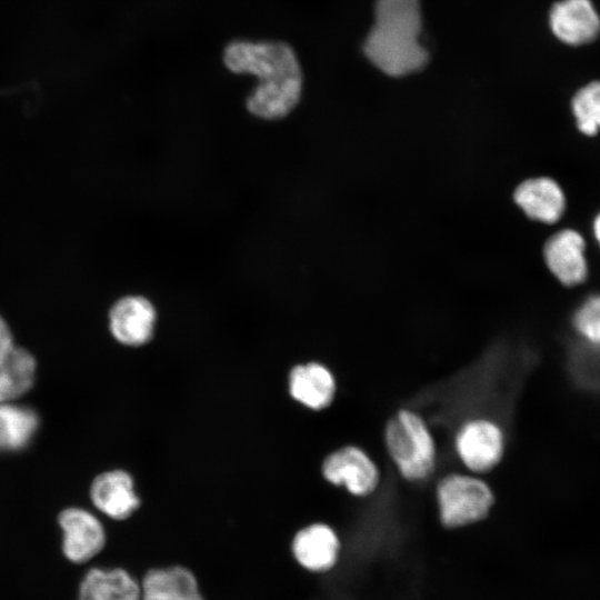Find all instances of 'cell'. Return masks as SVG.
Returning a JSON list of instances; mask_svg holds the SVG:
<instances>
[{
  "label": "cell",
  "mask_w": 600,
  "mask_h": 600,
  "mask_svg": "<svg viewBox=\"0 0 600 600\" xmlns=\"http://www.w3.org/2000/svg\"><path fill=\"white\" fill-rule=\"evenodd\" d=\"M224 68L250 74L257 84L246 99L248 112L264 121L289 116L299 104L303 72L294 49L282 40L236 39L222 50Z\"/></svg>",
  "instance_id": "1"
},
{
  "label": "cell",
  "mask_w": 600,
  "mask_h": 600,
  "mask_svg": "<svg viewBox=\"0 0 600 600\" xmlns=\"http://www.w3.org/2000/svg\"><path fill=\"white\" fill-rule=\"evenodd\" d=\"M422 17L419 0H377L374 23L363 50L382 72L402 77L422 69L428 51L419 38Z\"/></svg>",
  "instance_id": "2"
},
{
  "label": "cell",
  "mask_w": 600,
  "mask_h": 600,
  "mask_svg": "<svg viewBox=\"0 0 600 600\" xmlns=\"http://www.w3.org/2000/svg\"><path fill=\"white\" fill-rule=\"evenodd\" d=\"M387 451L400 474L409 481L430 477L437 462L433 437L420 414L401 409L384 428Z\"/></svg>",
  "instance_id": "3"
},
{
  "label": "cell",
  "mask_w": 600,
  "mask_h": 600,
  "mask_svg": "<svg viewBox=\"0 0 600 600\" xmlns=\"http://www.w3.org/2000/svg\"><path fill=\"white\" fill-rule=\"evenodd\" d=\"M439 518L446 528L456 529L486 519L494 494L482 479L463 473H450L437 484Z\"/></svg>",
  "instance_id": "4"
},
{
  "label": "cell",
  "mask_w": 600,
  "mask_h": 600,
  "mask_svg": "<svg viewBox=\"0 0 600 600\" xmlns=\"http://www.w3.org/2000/svg\"><path fill=\"white\" fill-rule=\"evenodd\" d=\"M454 448L468 470L486 473L500 463L504 452V436L493 421L476 418L460 427Z\"/></svg>",
  "instance_id": "5"
},
{
  "label": "cell",
  "mask_w": 600,
  "mask_h": 600,
  "mask_svg": "<svg viewBox=\"0 0 600 600\" xmlns=\"http://www.w3.org/2000/svg\"><path fill=\"white\" fill-rule=\"evenodd\" d=\"M321 473L329 483L343 486L356 497L371 494L380 482L379 468L357 446H344L329 453L321 464Z\"/></svg>",
  "instance_id": "6"
},
{
  "label": "cell",
  "mask_w": 600,
  "mask_h": 600,
  "mask_svg": "<svg viewBox=\"0 0 600 600\" xmlns=\"http://www.w3.org/2000/svg\"><path fill=\"white\" fill-rule=\"evenodd\" d=\"M542 258L549 272L567 288L578 287L589 276L584 237L576 229L563 228L544 242Z\"/></svg>",
  "instance_id": "7"
},
{
  "label": "cell",
  "mask_w": 600,
  "mask_h": 600,
  "mask_svg": "<svg viewBox=\"0 0 600 600\" xmlns=\"http://www.w3.org/2000/svg\"><path fill=\"white\" fill-rule=\"evenodd\" d=\"M549 27L560 42L580 47L600 36V14L591 0H559L550 9Z\"/></svg>",
  "instance_id": "8"
},
{
  "label": "cell",
  "mask_w": 600,
  "mask_h": 600,
  "mask_svg": "<svg viewBox=\"0 0 600 600\" xmlns=\"http://www.w3.org/2000/svg\"><path fill=\"white\" fill-rule=\"evenodd\" d=\"M156 322L153 303L139 294L119 299L109 312V328L113 338L129 347L148 343L153 337Z\"/></svg>",
  "instance_id": "9"
},
{
  "label": "cell",
  "mask_w": 600,
  "mask_h": 600,
  "mask_svg": "<svg viewBox=\"0 0 600 600\" xmlns=\"http://www.w3.org/2000/svg\"><path fill=\"white\" fill-rule=\"evenodd\" d=\"M513 200L532 221L553 224L567 210V197L554 179L546 176L528 178L513 191Z\"/></svg>",
  "instance_id": "10"
},
{
  "label": "cell",
  "mask_w": 600,
  "mask_h": 600,
  "mask_svg": "<svg viewBox=\"0 0 600 600\" xmlns=\"http://www.w3.org/2000/svg\"><path fill=\"white\" fill-rule=\"evenodd\" d=\"M59 524L63 530V553L71 562H87L104 547L106 532L101 522L83 509L63 510Z\"/></svg>",
  "instance_id": "11"
},
{
  "label": "cell",
  "mask_w": 600,
  "mask_h": 600,
  "mask_svg": "<svg viewBox=\"0 0 600 600\" xmlns=\"http://www.w3.org/2000/svg\"><path fill=\"white\" fill-rule=\"evenodd\" d=\"M90 496L93 504L114 520H124L140 507L132 477L124 470L99 474L92 482Z\"/></svg>",
  "instance_id": "12"
},
{
  "label": "cell",
  "mask_w": 600,
  "mask_h": 600,
  "mask_svg": "<svg viewBox=\"0 0 600 600\" xmlns=\"http://www.w3.org/2000/svg\"><path fill=\"white\" fill-rule=\"evenodd\" d=\"M288 387L293 400L317 411L328 408L337 392L332 372L314 361L294 366L289 373Z\"/></svg>",
  "instance_id": "13"
},
{
  "label": "cell",
  "mask_w": 600,
  "mask_h": 600,
  "mask_svg": "<svg viewBox=\"0 0 600 600\" xmlns=\"http://www.w3.org/2000/svg\"><path fill=\"white\" fill-rule=\"evenodd\" d=\"M340 542L334 530L326 523H312L299 530L292 540L297 562L313 572L330 570L337 562Z\"/></svg>",
  "instance_id": "14"
},
{
  "label": "cell",
  "mask_w": 600,
  "mask_h": 600,
  "mask_svg": "<svg viewBox=\"0 0 600 600\" xmlns=\"http://www.w3.org/2000/svg\"><path fill=\"white\" fill-rule=\"evenodd\" d=\"M140 587L141 600H204L196 576L182 566L151 569Z\"/></svg>",
  "instance_id": "15"
},
{
  "label": "cell",
  "mask_w": 600,
  "mask_h": 600,
  "mask_svg": "<svg viewBox=\"0 0 600 600\" xmlns=\"http://www.w3.org/2000/svg\"><path fill=\"white\" fill-rule=\"evenodd\" d=\"M78 600H141V587L124 569L92 568L83 577Z\"/></svg>",
  "instance_id": "16"
},
{
  "label": "cell",
  "mask_w": 600,
  "mask_h": 600,
  "mask_svg": "<svg viewBox=\"0 0 600 600\" xmlns=\"http://www.w3.org/2000/svg\"><path fill=\"white\" fill-rule=\"evenodd\" d=\"M36 360L18 347L0 363V403L10 402L24 394L33 384Z\"/></svg>",
  "instance_id": "17"
},
{
  "label": "cell",
  "mask_w": 600,
  "mask_h": 600,
  "mask_svg": "<svg viewBox=\"0 0 600 600\" xmlns=\"http://www.w3.org/2000/svg\"><path fill=\"white\" fill-rule=\"evenodd\" d=\"M38 427L36 412L27 407L0 403V449L17 450L24 447Z\"/></svg>",
  "instance_id": "18"
},
{
  "label": "cell",
  "mask_w": 600,
  "mask_h": 600,
  "mask_svg": "<svg viewBox=\"0 0 600 600\" xmlns=\"http://www.w3.org/2000/svg\"><path fill=\"white\" fill-rule=\"evenodd\" d=\"M571 381L588 392L600 394V347L572 343L567 357Z\"/></svg>",
  "instance_id": "19"
},
{
  "label": "cell",
  "mask_w": 600,
  "mask_h": 600,
  "mask_svg": "<svg viewBox=\"0 0 600 600\" xmlns=\"http://www.w3.org/2000/svg\"><path fill=\"white\" fill-rule=\"evenodd\" d=\"M571 114L580 133L593 137L600 132V80L580 87L571 97Z\"/></svg>",
  "instance_id": "20"
},
{
  "label": "cell",
  "mask_w": 600,
  "mask_h": 600,
  "mask_svg": "<svg viewBox=\"0 0 600 600\" xmlns=\"http://www.w3.org/2000/svg\"><path fill=\"white\" fill-rule=\"evenodd\" d=\"M571 322L580 341L600 347V293L588 296L574 310Z\"/></svg>",
  "instance_id": "21"
},
{
  "label": "cell",
  "mask_w": 600,
  "mask_h": 600,
  "mask_svg": "<svg viewBox=\"0 0 600 600\" xmlns=\"http://www.w3.org/2000/svg\"><path fill=\"white\" fill-rule=\"evenodd\" d=\"M13 347L14 344L10 329L0 316V363L6 359Z\"/></svg>",
  "instance_id": "22"
},
{
  "label": "cell",
  "mask_w": 600,
  "mask_h": 600,
  "mask_svg": "<svg viewBox=\"0 0 600 600\" xmlns=\"http://www.w3.org/2000/svg\"><path fill=\"white\" fill-rule=\"evenodd\" d=\"M592 233H593L594 240L597 241L600 248V211L593 218Z\"/></svg>",
  "instance_id": "23"
}]
</instances>
